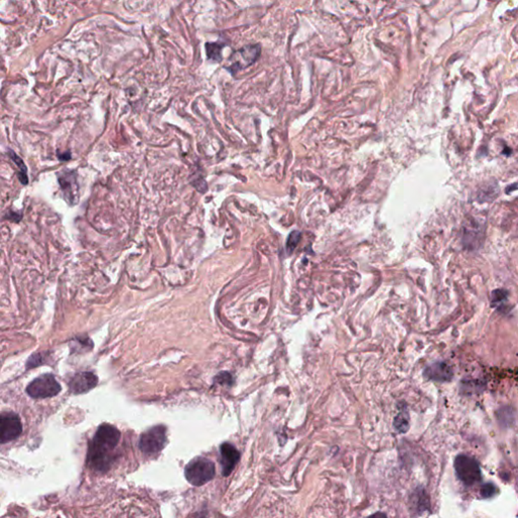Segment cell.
<instances>
[{
  "instance_id": "6da1fadb",
  "label": "cell",
  "mask_w": 518,
  "mask_h": 518,
  "mask_svg": "<svg viewBox=\"0 0 518 518\" xmlns=\"http://www.w3.org/2000/svg\"><path fill=\"white\" fill-rule=\"evenodd\" d=\"M120 438V431L115 426L111 424L99 426L88 447V465L97 472L108 471Z\"/></svg>"
},
{
  "instance_id": "7a4b0ae2",
  "label": "cell",
  "mask_w": 518,
  "mask_h": 518,
  "mask_svg": "<svg viewBox=\"0 0 518 518\" xmlns=\"http://www.w3.org/2000/svg\"><path fill=\"white\" fill-rule=\"evenodd\" d=\"M215 465L206 458H195L186 467V478L194 486H203L215 476Z\"/></svg>"
},
{
  "instance_id": "3957f363",
  "label": "cell",
  "mask_w": 518,
  "mask_h": 518,
  "mask_svg": "<svg viewBox=\"0 0 518 518\" xmlns=\"http://www.w3.org/2000/svg\"><path fill=\"white\" fill-rule=\"evenodd\" d=\"M454 471L463 485L474 486L482 480V472L478 461L467 454H458L454 463Z\"/></svg>"
},
{
  "instance_id": "277c9868",
  "label": "cell",
  "mask_w": 518,
  "mask_h": 518,
  "mask_svg": "<svg viewBox=\"0 0 518 518\" xmlns=\"http://www.w3.org/2000/svg\"><path fill=\"white\" fill-rule=\"evenodd\" d=\"M60 384L51 374H45L38 377L29 384L27 393L34 399H46L55 397L61 392Z\"/></svg>"
},
{
  "instance_id": "5b68a950",
  "label": "cell",
  "mask_w": 518,
  "mask_h": 518,
  "mask_svg": "<svg viewBox=\"0 0 518 518\" xmlns=\"http://www.w3.org/2000/svg\"><path fill=\"white\" fill-rule=\"evenodd\" d=\"M260 52L259 45H248V46L242 47L232 54L226 68L232 74H235L236 72L245 69L255 63L260 55Z\"/></svg>"
},
{
  "instance_id": "8992f818",
  "label": "cell",
  "mask_w": 518,
  "mask_h": 518,
  "mask_svg": "<svg viewBox=\"0 0 518 518\" xmlns=\"http://www.w3.org/2000/svg\"><path fill=\"white\" fill-rule=\"evenodd\" d=\"M167 444V428L159 426L152 427L141 435L140 449L146 454H156L162 451Z\"/></svg>"
},
{
  "instance_id": "52a82bcc",
  "label": "cell",
  "mask_w": 518,
  "mask_h": 518,
  "mask_svg": "<svg viewBox=\"0 0 518 518\" xmlns=\"http://www.w3.org/2000/svg\"><path fill=\"white\" fill-rule=\"evenodd\" d=\"M22 433V420L15 412L0 414V444L17 440Z\"/></svg>"
},
{
  "instance_id": "ba28073f",
  "label": "cell",
  "mask_w": 518,
  "mask_h": 518,
  "mask_svg": "<svg viewBox=\"0 0 518 518\" xmlns=\"http://www.w3.org/2000/svg\"><path fill=\"white\" fill-rule=\"evenodd\" d=\"M424 377L429 381L440 382V383L449 382L454 377L453 368L445 361H436L424 370Z\"/></svg>"
},
{
  "instance_id": "9c48e42d",
  "label": "cell",
  "mask_w": 518,
  "mask_h": 518,
  "mask_svg": "<svg viewBox=\"0 0 518 518\" xmlns=\"http://www.w3.org/2000/svg\"><path fill=\"white\" fill-rule=\"evenodd\" d=\"M99 383V379L90 372H78L69 382V388L75 395L84 394Z\"/></svg>"
},
{
  "instance_id": "30bf717a",
  "label": "cell",
  "mask_w": 518,
  "mask_h": 518,
  "mask_svg": "<svg viewBox=\"0 0 518 518\" xmlns=\"http://www.w3.org/2000/svg\"><path fill=\"white\" fill-rule=\"evenodd\" d=\"M220 456H221L223 474L224 476H228L239 461V451L234 445L225 442L220 447Z\"/></svg>"
},
{
  "instance_id": "8fae6325",
  "label": "cell",
  "mask_w": 518,
  "mask_h": 518,
  "mask_svg": "<svg viewBox=\"0 0 518 518\" xmlns=\"http://www.w3.org/2000/svg\"><path fill=\"white\" fill-rule=\"evenodd\" d=\"M59 183H60L63 192H65L66 200L69 202V204H74V192H76V190H74V188H72V186L76 185V181H75L74 172L64 174L63 176H59Z\"/></svg>"
},
{
  "instance_id": "7c38bea8",
  "label": "cell",
  "mask_w": 518,
  "mask_h": 518,
  "mask_svg": "<svg viewBox=\"0 0 518 518\" xmlns=\"http://www.w3.org/2000/svg\"><path fill=\"white\" fill-rule=\"evenodd\" d=\"M225 47L223 43H206V52L209 60L213 62H221L222 50Z\"/></svg>"
},
{
  "instance_id": "4fadbf2b",
  "label": "cell",
  "mask_w": 518,
  "mask_h": 518,
  "mask_svg": "<svg viewBox=\"0 0 518 518\" xmlns=\"http://www.w3.org/2000/svg\"><path fill=\"white\" fill-rule=\"evenodd\" d=\"M410 426V417L407 411H400L394 419V427L399 433H407Z\"/></svg>"
},
{
  "instance_id": "5bb4252c",
  "label": "cell",
  "mask_w": 518,
  "mask_h": 518,
  "mask_svg": "<svg viewBox=\"0 0 518 518\" xmlns=\"http://www.w3.org/2000/svg\"><path fill=\"white\" fill-rule=\"evenodd\" d=\"M10 155L11 156V159H13V162H15V164H17V167L20 168V181H22V185H28V172H27V167L26 165H24V161H22L17 154L13 153V151L10 152Z\"/></svg>"
},
{
  "instance_id": "9a60e30c",
  "label": "cell",
  "mask_w": 518,
  "mask_h": 518,
  "mask_svg": "<svg viewBox=\"0 0 518 518\" xmlns=\"http://www.w3.org/2000/svg\"><path fill=\"white\" fill-rule=\"evenodd\" d=\"M507 292L503 290H496L492 293L493 306H501L507 300Z\"/></svg>"
},
{
  "instance_id": "2e32d148",
  "label": "cell",
  "mask_w": 518,
  "mask_h": 518,
  "mask_svg": "<svg viewBox=\"0 0 518 518\" xmlns=\"http://www.w3.org/2000/svg\"><path fill=\"white\" fill-rule=\"evenodd\" d=\"M496 490V486L494 484H485V485L482 486L480 495L483 498H491V497L494 496Z\"/></svg>"
},
{
  "instance_id": "e0dca14e",
  "label": "cell",
  "mask_w": 518,
  "mask_h": 518,
  "mask_svg": "<svg viewBox=\"0 0 518 518\" xmlns=\"http://www.w3.org/2000/svg\"><path fill=\"white\" fill-rule=\"evenodd\" d=\"M300 238H301V234H300L299 232L295 231L293 232L292 234H290L287 242V249L288 253L294 251V249L296 248L298 243H299Z\"/></svg>"
}]
</instances>
